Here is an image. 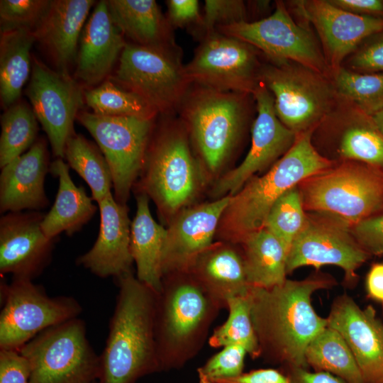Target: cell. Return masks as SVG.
<instances>
[{
  "mask_svg": "<svg viewBox=\"0 0 383 383\" xmlns=\"http://www.w3.org/2000/svg\"><path fill=\"white\" fill-rule=\"evenodd\" d=\"M337 284L330 274L316 270L303 279H287L270 289L250 287L251 316L265 362L280 369H309L306 348L328 325L314 309L312 296Z\"/></svg>",
  "mask_w": 383,
  "mask_h": 383,
  "instance_id": "obj_1",
  "label": "cell"
},
{
  "mask_svg": "<svg viewBox=\"0 0 383 383\" xmlns=\"http://www.w3.org/2000/svg\"><path fill=\"white\" fill-rule=\"evenodd\" d=\"M116 281L118 293L99 355L98 383H136L160 372L155 333L157 292L133 272Z\"/></svg>",
  "mask_w": 383,
  "mask_h": 383,
  "instance_id": "obj_2",
  "label": "cell"
},
{
  "mask_svg": "<svg viewBox=\"0 0 383 383\" xmlns=\"http://www.w3.org/2000/svg\"><path fill=\"white\" fill-rule=\"evenodd\" d=\"M223 309L190 272L164 274L157 293L155 315L160 372L180 370L194 358Z\"/></svg>",
  "mask_w": 383,
  "mask_h": 383,
  "instance_id": "obj_3",
  "label": "cell"
},
{
  "mask_svg": "<svg viewBox=\"0 0 383 383\" xmlns=\"http://www.w3.org/2000/svg\"><path fill=\"white\" fill-rule=\"evenodd\" d=\"M313 131L298 134L291 148L265 174L252 177L231 196L216 232L218 241L240 245L248 235L265 227L270 209L284 193L333 166L313 146Z\"/></svg>",
  "mask_w": 383,
  "mask_h": 383,
  "instance_id": "obj_4",
  "label": "cell"
},
{
  "mask_svg": "<svg viewBox=\"0 0 383 383\" xmlns=\"http://www.w3.org/2000/svg\"><path fill=\"white\" fill-rule=\"evenodd\" d=\"M152 133L133 188L151 199L161 218L169 223L195 199L204 184L206 170L192 154L182 119L167 121Z\"/></svg>",
  "mask_w": 383,
  "mask_h": 383,
  "instance_id": "obj_5",
  "label": "cell"
},
{
  "mask_svg": "<svg viewBox=\"0 0 383 383\" xmlns=\"http://www.w3.org/2000/svg\"><path fill=\"white\" fill-rule=\"evenodd\" d=\"M249 94L192 84L179 111L204 170L218 173L230 159L244 130Z\"/></svg>",
  "mask_w": 383,
  "mask_h": 383,
  "instance_id": "obj_6",
  "label": "cell"
},
{
  "mask_svg": "<svg viewBox=\"0 0 383 383\" xmlns=\"http://www.w3.org/2000/svg\"><path fill=\"white\" fill-rule=\"evenodd\" d=\"M305 211L332 216L350 227L383 211V170L345 160L299 185Z\"/></svg>",
  "mask_w": 383,
  "mask_h": 383,
  "instance_id": "obj_7",
  "label": "cell"
},
{
  "mask_svg": "<svg viewBox=\"0 0 383 383\" xmlns=\"http://www.w3.org/2000/svg\"><path fill=\"white\" fill-rule=\"evenodd\" d=\"M18 351L28 360L30 383H95L100 357L87 337L84 321L74 318L50 327Z\"/></svg>",
  "mask_w": 383,
  "mask_h": 383,
  "instance_id": "obj_8",
  "label": "cell"
},
{
  "mask_svg": "<svg viewBox=\"0 0 383 383\" xmlns=\"http://www.w3.org/2000/svg\"><path fill=\"white\" fill-rule=\"evenodd\" d=\"M260 79L272 95L277 117L296 135L317 128L339 99L328 76L293 62L262 65Z\"/></svg>",
  "mask_w": 383,
  "mask_h": 383,
  "instance_id": "obj_9",
  "label": "cell"
},
{
  "mask_svg": "<svg viewBox=\"0 0 383 383\" xmlns=\"http://www.w3.org/2000/svg\"><path fill=\"white\" fill-rule=\"evenodd\" d=\"M113 79L163 114L179 110L192 84L179 52L134 43H126Z\"/></svg>",
  "mask_w": 383,
  "mask_h": 383,
  "instance_id": "obj_10",
  "label": "cell"
},
{
  "mask_svg": "<svg viewBox=\"0 0 383 383\" xmlns=\"http://www.w3.org/2000/svg\"><path fill=\"white\" fill-rule=\"evenodd\" d=\"M0 349L16 350L45 329L77 318L82 307L72 296L51 297L32 280L1 282Z\"/></svg>",
  "mask_w": 383,
  "mask_h": 383,
  "instance_id": "obj_11",
  "label": "cell"
},
{
  "mask_svg": "<svg viewBox=\"0 0 383 383\" xmlns=\"http://www.w3.org/2000/svg\"><path fill=\"white\" fill-rule=\"evenodd\" d=\"M77 119L94 138L108 162L115 199L126 204L145 162L154 119L87 111H80Z\"/></svg>",
  "mask_w": 383,
  "mask_h": 383,
  "instance_id": "obj_12",
  "label": "cell"
},
{
  "mask_svg": "<svg viewBox=\"0 0 383 383\" xmlns=\"http://www.w3.org/2000/svg\"><path fill=\"white\" fill-rule=\"evenodd\" d=\"M370 257L353 235L350 226L332 216L311 213L289 250L287 272L305 266L316 270L325 265L337 266L344 272V287L353 289L358 279L357 270Z\"/></svg>",
  "mask_w": 383,
  "mask_h": 383,
  "instance_id": "obj_13",
  "label": "cell"
},
{
  "mask_svg": "<svg viewBox=\"0 0 383 383\" xmlns=\"http://www.w3.org/2000/svg\"><path fill=\"white\" fill-rule=\"evenodd\" d=\"M261 66L256 48L216 31L204 37L184 69L192 84L253 95L260 84Z\"/></svg>",
  "mask_w": 383,
  "mask_h": 383,
  "instance_id": "obj_14",
  "label": "cell"
},
{
  "mask_svg": "<svg viewBox=\"0 0 383 383\" xmlns=\"http://www.w3.org/2000/svg\"><path fill=\"white\" fill-rule=\"evenodd\" d=\"M216 31L250 44L272 61L296 62L326 76L330 72L313 34L295 22L282 1L265 18L222 26Z\"/></svg>",
  "mask_w": 383,
  "mask_h": 383,
  "instance_id": "obj_15",
  "label": "cell"
},
{
  "mask_svg": "<svg viewBox=\"0 0 383 383\" xmlns=\"http://www.w3.org/2000/svg\"><path fill=\"white\" fill-rule=\"evenodd\" d=\"M26 94L45 132L55 158H62L74 122L84 104V94L70 74L53 70L35 57Z\"/></svg>",
  "mask_w": 383,
  "mask_h": 383,
  "instance_id": "obj_16",
  "label": "cell"
},
{
  "mask_svg": "<svg viewBox=\"0 0 383 383\" xmlns=\"http://www.w3.org/2000/svg\"><path fill=\"white\" fill-rule=\"evenodd\" d=\"M257 115L252 127L251 146L243 162L215 183V199L236 194L255 173L274 165L294 143L296 134L277 117L272 95L260 82L253 94Z\"/></svg>",
  "mask_w": 383,
  "mask_h": 383,
  "instance_id": "obj_17",
  "label": "cell"
},
{
  "mask_svg": "<svg viewBox=\"0 0 383 383\" xmlns=\"http://www.w3.org/2000/svg\"><path fill=\"white\" fill-rule=\"evenodd\" d=\"M41 211L9 212L0 218V273L33 280L50 265L58 238H48L41 228Z\"/></svg>",
  "mask_w": 383,
  "mask_h": 383,
  "instance_id": "obj_18",
  "label": "cell"
},
{
  "mask_svg": "<svg viewBox=\"0 0 383 383\" xmlns=\"http://www.w3.org/2000/svg\"><path fill=\"white\" fill-rule=\"evenodd\" d=\"M298 12L316 29L331 72L370 37L383 31V18L356 14L330 1L295 2Z\"/></svg>",
  "mask_w": 383,
  "mask_h": 383,
  "instance_id": "obj_19",
  "label": "cell"
},
{
  "mask_svg": "<svg viewBox=\"0 0 383 383\" xmlns=\"http://www.w3.org/2000/svg\"><path fill=\"white\" fill-rule=\"evenodd\" d=\"M326 318L350 348L363 383H383V322L375 309H362L343 293L333 299Z\"/></svg>",
  "mask_w": 383,
  "mask_h": 383,
  "instance_id": "obj_20",
  "label": "cell"
},
{
  "mask_svg": "<svg viewBox=\"0 0 383 383\" xmlns=\"http://www.w3.org/2000/svg\"><path fill=\"white\" fill-rule=\"evenodd\" d=\"M231 196L189 206L168 223L162 256L164 274L189 272L196 258L214 242Z\"/></svg>",
  "mask_w": 383,
  "mask_h": 383,
  "instance_id": "obj_21",
  "label": "cell"
},
{
  "mask_svg": "<svg viewBox=\"0 0 383 383\" xmlns=\"http://www.w3.org/2000/svg\"><path fill=\"white\" fill-rule=\"evenodd\" d=\"M97 204L100 212L97 238L76 263L99 277L117 279L133 272L128 208L116 201L113 194Z\"/></svg>",
  "mask_w": 383,
  "mask_h": 383,
  "instance_id": "obj_22",
  "label": "cell"
},
{
  "mask_svg": "<svg viewBox=\"0 0 383 383\" xmlns=\"http://www.w3.org/2000/svg\"><path fill=\"white\" fill-rule=\"evenodd\" d=\"M50 164L47 143L38 138L28 150L1 168L0 213L40 211L49 204L45 179Z\"/></svg>",
  "mask_w": 383,
  "mask_h": 383,
  "instance_id": "obj_23",
  "label": "cell"
},
{
  "mask_svg": "<svg viewBox=\"0 0 383 383\" xmlns=\"http://www.w3.org/2000/svg\"><path fill=\"white\" fill-rule=\"evenodd\" d=\"M109 13L107 1L97 3L80 38L75 76L94 86L109 74L126 43Z\"/></svg>",
  "mask_w": 383,
  "mask_h": 383,
  "instance_id": "obj_24",
  "label": "cell"
},
{
  "mask_svg": "<svg viewBox=\"0 0 383 383\" xmlns=\"http://www.w3.org/2000/svg\"><path fill=\"white\" fill-rule=\"evenodd\" d=\"M93 0H52L33 31L52 58L57 71L69 74L77 61L79 38Z\"/></svg>",
  "mask_w": 383,
  "mask_h": 383,
  "instance_id": "obj_25",
  "label": "cell"
},
{
  "mask_svg": "<svg viewBox=\"0 0 383 383\" xmlns=\"http://www.w3.org/2000/svg\"><path fill=\"white\" fill-rule=\"evenodd\" d=\"M240 248L227 242H214L189 271L225 309L230 298L246 295L250 289Z\"/></svg>",
  "mask_w": 383,
  "mask_h": 383,
  "instance_id": "obj_26",
  "label": "cell"
},
{
  "mask_svg": "<svg viewBox=\"0 0 383 383\" xmlns=\"http://www.w3.org/2000/svg\"><path fill=\"white\" fill-rule=\"evenodd\" d=\"M70 167L62 158L50 164V173L58 178L59 186L55 202L41 223L44 234L58 238L65 233L72 236L93 218L97 206L82 186L77 187L70 174Z\"/></svg>",
  "mask_w": 383,
  "mask_h": 383,
  "instance_id": "obj_27",
  "label": "cell"
},
{
  "mask_svg": "<svg viewBox=\"0 0 383 383\" xmlns=\"http://www.w3.org/2000/svg\"><path fill=\"white\" fill-rule=\"evenodd\" d=\"M113 22L134 44L179 52L169 20L154 0L107 1Z\"/></svg>",
  "mask_w": 383,
  "mask_h": 383,
  "instance_id": "obj_28",
  "label": "cell"
},
{
  "mask_svg": "<svg viewBox=\"0 0 383 383\" xmlns=\"http://www.w3.org/2000/svg\"><path fill=\"white\" fill-rule=\"evenodd\" d=\"M136 213L131 226V252L136 277L157 293L162 280V256L166 228L153 218L149 197L136 193Z\"/></svg>",
  "mask_w": 383,
  "mask_h": 383,
  "instance_id": "obj_29",
  "label": "cell"
},
{
  "mask_svg": "<svg viewBox=\"0 0 383 383\" xmlns=\"http://www.w3.org/2000/svg\"><path fill=\"white\" fill-rule=\"evenodd\" d=\"M333 111L343 123L337 147L339 155L383 170V133L372 116L340 98Z\"/></svg>",
  "mask_w": 383,
  "mask_h": 383,
  "instance_id": "obj_30",
  "label": "cell"
},
{
  "mask_svg": "<svg viewBox=\"0 0 383 383\" xmlns=\"http://www.w3.org/2000/svg\"><path fill=\"white\" fill-rule=\"evenodd\" d=\"M240 245L250 287L270 289L286 281L287 252L265 228L248 235Z\"/></svg>",
  "mask_w": 383,
  "mask_h": 383,
  "instance_id": "obj_31",
  "label": "cell"
},
{
  "mask_svg": "<svg viewBox=\"0 0 383 383\" xmlns=\"http://www.w3.org/2000/svg\"><path fill=\"white\" fill-rule=\"evenodd\" d=\"M35 41L28 30L1 33L0 97L6 109L19 100L32 69L30 49Z\"/></svg>",
  "mask_w": 383,
  "mask_h": 383,
  "instance_id": "obj_32",
  "label": "cell"
},
{
  "mask_svg": "<svg viewBox=\"0 0 383 383\" xmlns=\"http://www.w3.org/2000/svg\"><path fill=\"white\" fill-rule=\"evenodd\" d=\"M309 368L333 374L346 383H363L356 360L340 333L328 326L309 343L306 354Z\"/></svg>",
  "mask_w": 383,
  "mask_h": 383,
  "instance_id": "obj_33",
  "label": "cell"
},
{
  "mask_svg": "<svg viewBox=\"0 0 383 383\" xmlns=\"http://www.w3.org/2000/svg\"><path fill=\"white\" fill-rule=\"evenodd\" d=\"M63 159L89 185L96 203L112 194L111 172L98 145L74 133L66 143Z\"/></svg>",
  "mask_w": 383,
  "mask_h": 383,
  "instance_id": "obj_34",
  "label": "cell"
},
{
  "mask_svg": "<svg viewBox=\"0 0 383 383\" xmlns=\"http://www.w3.org/2000/svg\"><path fill=\"white\" fill-rule=\"evenodd\" d=\"M226 309L228 317L209 337V345L214 348L239 345L252 359L260 358V347L252 320L248 293L230 298Z\"/></svg>",
  "mask_w": 383,
  "mask_h": 383,
  "instance_id": "obj_35",
  "label": "cell"
},
{
  "mask_svg": "<svg viewBox=\"0 0 383 383\" xmlns=\"http://www.w3.org/2000/svg\"><path fill=\"white\" fill-rule=\"evenodd\" d=\"M0 168L23 154L37 140L38 121L31 108L17 101L1 116Z\"/></svg>",
  "mask_w": 383,
  "mask_h": 383,
  "instance_id": "obj_36",
  "label": "cell"
},
{
  "mask_svg": "<svg viewBox=\"0 0 383 383\" xmlns=\"http://www.w3.org/2000/svg\"><path fill=\"white\" fill-rule=\"evenodd\" d=\"M331 72L340 99L371 116L383 108V72L361 73L342 66Z\"/></svg>",
  "mask_w": 383,
  "mask_h": 383,
  "instance_id": "obj_37",
  "label": "cell"
},
{
  "mask_svg": "<svg viewBox=\"0 0 383 383\" xmlns=\"http://www.w3.org/2000/svg\"><path fill=\"white\" fill-rule=\"evenodd\" d=\"M84 97L87 105L98 115L155 119L158 114L142 97L111 80L86 91Z\"/></svg>",
  "mask_w": 383,
  "mask_h": 383,
  "instance_id": "obj_38",
  "label": "cell"
},
{
  "mask_svg": "<svg viewBox=\"0 0 383 383\" xmlns=\"http://www.w3.org/2000/svg\"><path fill=\"white\" fill-rule=\"evenodd\" d=\"M307 213L299 187L284 193L272 206L265 227L283 245L287 252L306 226Z\"/></svg>",
  "mask_w": 383,
  "mask_h": 383,
  "instance_id": "obj_39",
  "label": "cell"
},
{
  "mask_svg": "<svg viewBox=\"0 0 383 383\" xmlns=\"http://www.w3.org/2000/svg\"><path fill=\"white\" fill-rule=\"evenodd\" d=\"M50 3L49 0H1V33L15 30L33 32L45 14Z\"/></svg>",
  "mask_w": 383,
  "mask_h": 383,
  "instance_id": "obj_40",
  "label": "cell"
},
{
  "mask_svg": "<svg viewBox=\"0 0 383 383\" xmlns=\"http://www.w3.org/2000/svg\"><path fill=\"white\" fill-rule=\"evenodd\" d=\"M247 351L239 345H229L209 357L196 370L199 383H220L244 372Z\"/></svg>",
  "mask_w": 383,
  "mask_h": 383,
  "instance_id": "obj_41",
  "label": "cell"
},
{
  "mask_svg": "<svg viewBox=\"0 0 383 383\" xmlns=\"http://www.w3.org/2000/svg\"><path fill=\"white\" fill-rule=\"evenodd\" d=\"M204 4V15L199 26L205 36L220 27L248 21L247 9L243 1L206 0Z\"/></svg>",
  "mask_w": 383,
  "mask_h": 383,
  "instance_id": "obj_42",
  "label": "cell"
},
{
  "mask_svg": "<svg viewBox=\"0 0 383 383\" xmlns=\"http://www.w3.org/2000/svg\"><path fill=\"white\" fill-rule=\"evenodd\" d=\"M350 57V70L361 73L383 72V31L378 33L361 44Z\"/></svg>",
  "mask_w": 383,
  "mask_h": 383,
  "instance_id": "obj_43",
  "label": "cell"
},
{
  "mask_svg": "<svg viewBox=\"0 0 383 383\" xmlns=\"http://www.w3.org/2000/svg\"><path fill=\"white\" fill-rule=\"evenodd\" d=\"M360 246L371 256L383 257V211L350 227Z\"/></svg>",
  "mask_w": 383,
  "mask_h": 383,
  "instance_id": "obj_44",
  "label": "cell"
},
{
  "mask_svg": "<svg viewBox=\"0 0 383 383\" xmlns=\"http://www.w3.org/2000/svg\"><path fill=\"white\" fill-rule=\"evenodd\" d=\"M29 363L16 350L0 349V383H30Z\"/></svg>",
  "mask_w": 383,
  "mask_h": 383,
  "instance_id": "obj_45",
  "label": "cell"
},
{
  "mask_svg": "<svg viewBox=\"0 0 383 383\" xmlns=\"http://www.w3.org/2000/svg\"><path fill=\"white\" fill-rule=\"evenodd\" d=\"M167 4L169 22L172 26H182L191 23L201 24L202 17L199 13L198 1L169 0Z\"/></svg>",
  "mask_w": 383,
  "mask_h": 383,
  "instance_id": "obj_46",
  "label": "cell"
},
{
  "mask_svg": "<svg viewBox=\"0 0 383 383\" xmlns=\"http://www.w3.org/2000/svg\"><path fill=\"white\" fill-rule=\"evenodd\" d=\"M220 383H292L291 379L279 368H262L243 372L239 376Z\"/></svg>",
  "mask_w": 383,
  "mask_h": 383,
  "instance_id": "obj_47",
  "label": "cell"
},
{
  "mask_svg": "<svg viewBox=\"0 0 383 383\" xmlns=\"http://www.w3.org/2000/svg\"><path fill=\"white\" fill-rule=\"evenodd\" d=\"M280 370L288 375L292 383H346L340 378L323 371H311L296 367Z\"/></svg>",
  "mask_w": 383,
  "mask_h": 383,
  "instance_id": "obj_48",
  "label": "cell"
},
{
  "mask_svg": "<svg viewBox=\"0 0 383 383\" xmlns=\"http://www.w3.org/2000/svg\"><path fill=\"white\" fill-rule=\"evenodd\" d=\"M345 11L362 16L383 18V0H329Z\"/></svg>",
  "mask_w": 383,
  "mask_h": 383,
  "instance_id": "obj_49",
  "label": "cell"
},
{
  "mask_svg": "<svg viewBox=\"0 0 383 383\" xmlns=\"http://www.w3.org/2000/svg\"><path fill=\"white\" fill-rule=\"evenodd\" d=\"M369 298L383 303V263L374 264L369 270L365 282Z\"/></svg>",
  "mask_w": 383,
  "mask_h": 383,
  "instance_id": "obj_50",
  "label": "cell"
},
{
  "mask_svg": "<svg viewBox=\"0 0 383 383\" xmlns=\"http://www.w3.org/2000/svg\"><path fill=\"white\" fill-rule=\"evenodd\" d=\"M374 123L383 133V108L372 116Z\"/></svg>",
  "mask_w": 383,
  "mask_h": 383,
  "instance_id": "obj_51",
  "label": "cell"
},
{
  "mask_svg": "<svg viewBox=\"0 0 383 383\" xmlns=\"http://www.w3.org/2000/svg\"><path fill=\"white\" fill-rule=\"evenodd\" d=\"M95 383H98V382H95Z\"/></svg>",
  "mask_w": 383,
  "mask_h": 383,
  "instance_id": "obj_52",
  "label": "cell"
}]
</instances>
